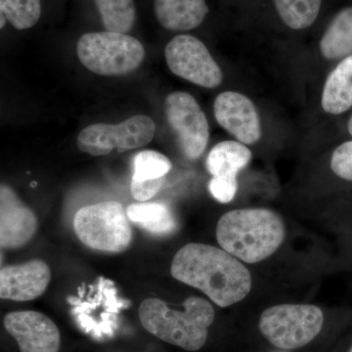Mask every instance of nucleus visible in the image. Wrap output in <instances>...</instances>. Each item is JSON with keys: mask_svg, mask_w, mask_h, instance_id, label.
<instances>
[{"mask_svg": "<svg viewBox=\"0 0 352 352\" xmlns=\"http://www.w3.org/2000/svg\"><path fill=\"white\" fill-rule=\"evenodd\" d=\"M83 66L100 76H124L136 71L145 58L138 38L115 32H87L76 43Z\"/></svg>", "mask_w": 352, "mask_h": 352, "instance_id": "nucleus-4", "label": "nucleus"}, {"mask_svg": "<svg viewBox=\"0 0 352 352\" xmlns=\"http://www.w3.org/2000/svg\"><path fill=\"white\" fill-rule=\"evenodd\" d=\"M171 166L170 160L162 153L145 150L134 157L132 179L145 182L164 178Z\"/></svg>", "mask_w": 352, "mask_h": 352, "instance_id": "nucleus-22", "label": "nucleus"}, {"mask_svg": "<svg viewBox=\"0 0 352 352\" xmlns=\"http://www.w3.org/2000/svg\"><path fill=\"white\" fill-rule=\"evenodd\" d=\"M102 23L109 32L126 34L136 19L134 0H94Z\"/></svg>", "mask_w": 352, "mask_h": 352, "instance_id": "nucleus-19", "label": "nucleus"}, {"mask_svg": "<svg viewBox=\"0 0 352 352\" xmlns=\"http://www.w3.org/2000/svg\"><path fill=\"white\" fill-rule=\"evenodd\" d=\"M320 51L328 60L351 56L352 6L340 11L328 25L321 38Z\"/></svg>", "mask_w": 352, "mask_h": 352, "instance_id": "nucleus-17", "label": "nucleus"}, {"mask_svg": "<svg viewBox=\"0 0 352 352\" xmlns=\"http://www.w3.org/2000/svg\"><path fill=\"white\" fill-rule=\"evenodd\" d=\"M32 187L36 186V183L32 182Z\"/></svg>", "mask_w": 352, "mask_h": 352, "instance_id": "nucleus-28", "label": "nucleus"}, {"mask_svg": "<svg viewBox=\"0 0 352 352\" xmlns=\"http://www.w3.org/2000/svg\"><path fill=\"white\" fill-rule=\"evenodd\" d=\"M74 230L83 245L98 252H124L132 240L126 212L115 201L80 208L74 217Z\"/></svg>", "mask_w": 352, "mask_h": 352, "instance_id": "nucleus-5", "label": "nucleus"}, {"mask_svg": "<svg viewBox=\"0 0 352 352\" xmlns=\"http://www.w3.org/2000/svg\"><path fill=\"white\" fill-rule=\"evenodd\" d=\"M4 327L17 342L21 352H59L61 335L50 317L38 311H15L6 314Z\"/></svg>", "mask_w": 352, "mask_h": 352, "instance_id": "nucleus-10", "label": "nucleus"}, {"mask_svg": "<svg viewBox=\"0 0 352 352\" xmlns=\"http://www.w3.org/2000/svg\"><path fill=\"white\" fill-rule=\"evenodd\" d=\"M322 0H274L275 8L284 24L291 29L310 27L320 12Z\"/></svg>", "mask_w": 352, "mask_h": 352, "instance_id": "nucleus-20", "label": "nucleus"}, {"mask_svg": "<svg viewBox=\"0 0 352 352\" xmlns=\"http://www.w3.org/2000/svg\"><path fill=\"white\" fill-rule=\"evenodd\" d=\"M273 352H288V351H282V349H281V351H273Z\"/></svg>", "mask_w": 352, "mask_h": 352, "instance_id": "nucleus-29", "label": "nucleus"}, {"mask_svg": "<svg viewBox=\"0 0 352 352\" xmlns=\"http://www.w3.org/2000/svg\"><path fill=\"white\" fill-rule=\"evenodd\" d=\"M157 22L168 31L196 29L208 13L206 0H154Z\"/></svg>", "mask_w": 352, "mask_h": 352, "instance_id": "nucleus-14", "label": "nucleus"}, {"mask_svg": "<svg viewBox=\"0 0 352 352\" xmlns=\"http://www.w3.org/2000/svg\"><path fill=\"white\" fill-rule=\"evenodd\" d=\"M285 238L283 219L270 208L230 210L217 222L220 248L245 263L265 261L279 250Z\"/></svg>", "mask_w": 352, "mask_h": 352, "instance_id": "nucleus-2", "label": "nucleus"}, {"mask_svg": "<svg viewBox=\"0 0 352 352\" xmlns=\"http://www.w3.org/2000/svg\"><path fill=\"white\" fill-rule=\"evenodd\" d=\"M38 219L34 212L6 184L0 188V245L17 250L34 238Z\"/></svg>", "mask_w": 352, "mask_h": 352, "instance_id": "nucleus-12", "label": "nucleus"}, {"mask_svg": "<svg viewBox=\"0 0 352 352\" xmlns=\"http://www.w3.org/2000/svg\"><path fill=\"white\" fill-rule=\"evenodd\" d=\"M170 274L177 281L200 289L219 307L244 300L251 292V272L223 249L190 243L173 258Z\"/></svg>", "mask_w": 352, "mask_h": 352, "instance_id": "nucleus-1", "label": "nucleus"}, {"mask_svg": "<svg viewBox=\"0 0 352 352\" xmlns=\"http://www.w3.org/2000/svg\"><path fill=\"white\" fill-rule=\"evenodd\" d=\"M252 157L251 150L239 141H222L208 153L206 164L212 176L237 175Z\"/></svg>", "mask_w": 352, "mask_h": 352, "instance_id": "nucleus-18", "label": "nucleus"}, {"mask_svg": "<svg viewBox=\"0 0 352 352\" xmlns=\"http://www.w3.org/2000/svg\"><path fill=\"white\" fill-rule=\"evenodd\" d=\"M349 352H352V346L351 347V349H349Z\"/></svg>", "mask_w": 352, "mask_h": 352, "instance_id": "nucleus-30", "label": "nucleus"}, {"mask_svg": "<svg viewBox=\"0 0 352 352\" xmlns=\"http://www.w3.org/2000/svg\"><path fill=\"white\" fill-rule=\"evenodd\" d=\"M143 328L157 339L187 351L205 346L208 328L214 323V307L205 298L190 296L183 309H173L160 298H146L138 309Z\"/></svg>", "mask_w": 352, "mask_h": 352, "instance_id": "nucleus-3", "label": "nucleus"}, {"mask_svg": "<svg viewBox=\"0 0 352 352\" xmlns=\"http://www.w3.org/2000/svg\"><path fill=\"white\" fill-rule=\"evenodd\" d=\"M237 175L212 176L208 183L210 194L221 204L230 203L237 193Z\"/></svg>", "mask_w": 352, "mask_h": 352, "instance_id": "nucleus-24", "label": "nucleus"}, {"mask_svg": "<svg viewBox=\"0 0 352 352\" xmlns=\"http://www.w3.org/2000/svg\"><path fill=\"white\" fill-rule=\"evenodd\" d=\"M323 311L314 305H279L264 310L259 331L273 346L282 351L300 349L320 333Z\"/></svg>", "mask_w": 352, "mask_h": 352, "instance_id": "nucleus-6", "label": "nucleus"}, {"mask_svg": "<svg viewBox=\"0 0 352 352\" xmlns=\"http://www.w3.org/2000/svg\"><path fill=\"white\" fill-rule=\"evenodd\" d=\"M50 280V266L41 259L4 266L0 271V298L29 302L43 295Z\"/></svg>", "mask_w": 352, "mask_h": 352, "instance_id": "nucleus-13", "label": "nucleus"}, {"mask_svg": "<svg viewBox=\"0 0 352 352\" xmlns=\"http://www.w3.org/2000/svg\"><path fill=\"white\" fill-rule=\"evenodd\" d=\"M0 10L16 30L31 29L41 16V0H0Z\"/></svg>", "mask_w": 352, "mask_h": 352, "instance_id": "nucleus-21", "label": "nucleus"}, {"mask_svg": "<svg viewBox=\"0 0 352 352\" xmlns=\"http://www.w3.org/2000/svg\"><path fill=\"white\" fill-rule=\"evenodd\" d=\"M347 129H349V134L352 136V116L351 119L349 120V124H347Z\"/></svg>", "mask_w": 352, "mask_h": 352, "instance_id": "nucleus-27", "label": "nucleus"}, {"mask_svg": "<svg viewBox=\"0 0 352 352\" xmlns=\"http://www.w3.org/2000/svg\"><path fill=\"white\" fill-rule=\"evenodd\" d=\"M0 18H1V21H0V28L3 29V28L6 27L7 19L3 13L0 14Z\"/></svg>", "mask_w": 352, "mask_h": 352, "instance_id": "nucleus-26", "label": "nucleus"}, {"mask_svg": "<svg viewBox=\"0 0 352 352\" xmlns=\"http://www.w3.org/2000/svg\"><path fill=\"white\" fill-rule=\"evenodd\" d=\"M214 117L219 126L245 145L256 144L261 138V118L256 106L244 94L226 91L214 104Z\"/></svg>", "mask_w": 352, "mask_h": 352, "instance_id": "nucleus-11", "label": "nucleus"}, {"mask_svg": "<svg viewBox=\"0 0 352 352\" xmlns=\"http://www.w3.org/2000/svg\"><path fill=\"white\" fill-rule=\"evenodd\" d=\"M171 73L205 88H215L223 80L221 69L200 39L180 34L171 39L164 50Z\"/></svg>", "mask_w": 352, "mask_h": 352, "instance_id": "nucleus-9", "label": "nucleus"}, {"mask_svg": "<svg viewBox=\"0 0 352 352\" xmlns=\"http://www.w3.org/2000/svg\"><path fill=\"white\" fill-rule=\"evenodd\" d=\"M331 168L338 177L352 182V140L342 143L333 151Z\"/></svg>", "mask_w": 352, "mask_h": 352, "instance_id": "nucleus-23", "label": "nucleus"}, {"mask_svg": "<svg viewBox=\"0 0 352 352\" xmlns=\"http://www.w3.org/2000/svg\"><path fill=\"white\" fill-rule=\"evenodd\" d=\"M322 108L340 115L352 107V55L342 59L331 72L322 94Z\"/></svg>", "mask_w": 352, "mask_h": 352, "instance_id": "nucleus-15", "label": "nucleus"}, {"mask_svg": "<svg viewBox=\"0 0 352 352\" xmlns=\"http://www.w3.org/2000/svg\"><path fill=\"white\" fill-rule=\"evenodd\" d=\"M164 182V178L156 180H139L131 179V193L135 200L139 201H147L151 200L161 189Z\"/></svg>", "mask_w": 352, "mask_h": 352, "instance_id": "nucleus-25", "label": "nucleus"}, {"mask_svg": "<svg viewBox=\"0 0 352 352\" xmlns=\"http://www.w3.org/2000/svg\"><path fill=\"white\" fill-rule=\"evenodd\" d=\"M126 214L131 221L154 235H168L177 228V220L170 206L161 201L132 204Z\"/></svg>", "mask_w": 352, "mask_h": 352, "instance_id": "nucleus-16", "label": "nucleus"}, {"mask_svg": "<svg viewBox=\"0 0 352 352\" xmlns=\"http://www.w3.org/2000/svg\"><path fill=\"white\" fill-rule=\"evenodd\" d=\"M156 126L151 118L133 116L118 124H95L85 127L78 134V149L91 156H105L113 150L119 153L138 149L149 144Z\"/></svg>", "mask_w": 352, "mask_h": 352, "instance_id": "nucleus-7", "label": "nucleus"}, {"mask_svg": "<svg viewBox=\"0 0 352 352\" xmlns=\"http://www.w3.org/2000/svg\"><path fill=\"white\" fill-rule=\"evenodd\" d=\"M164 110L182 154L189 160L199 159L207 148L210 126L198 102L187 92L175 91L166 96Z\"/></svg>", "mask_w": 352, "mask_h": 352, "instance_id": "nucleus-8", "label": "nucleus"}]
</instances>
